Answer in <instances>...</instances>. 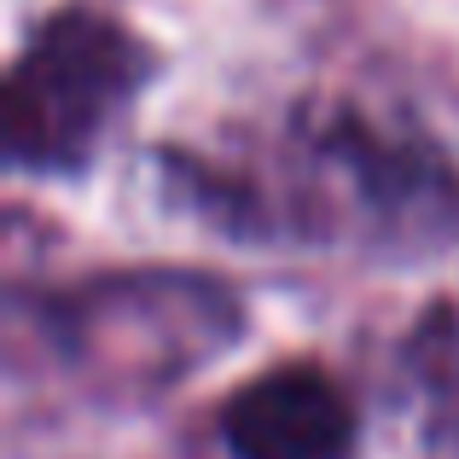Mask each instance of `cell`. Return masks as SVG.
<instances>
[{
	"mask_svg": "<svg viewBox=\"0 0 459 459\" xmlns=\"http://www.w3.org/2000/svg\"><path fill=\"white\" fill-rule=\"evenodd\" d=\"M152 47L93 6H58L6 70V163L35 175H76L111 123L140 100Z\"/></svg>",
	"mask_w": 459,
	"mask_h": 459,
	"instance_id": "obj_1",
	"label": "cell"
},
{
	"mask_svg": "<svg viewBox=\"0 0 459 459\" xmlns=\"http://www.w3.org/2000/svg\"><path fill=\"white\" fill-rule=\"evenodd\" d=\"M233 459H355V395L314 360H280L245 378L215 413Z\"/></svg>",
	"mask_w": 459,
	"mask_h": 459,
	"instance_id": "obj_2",
	"label": "cell"
}]
</instances>
